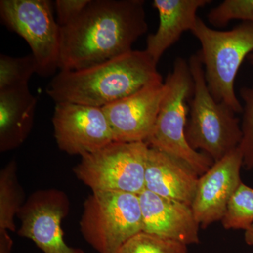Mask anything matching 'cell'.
Returning <instances> with one entry per match:
<instances>
[{
	"instance_id": "cell-1",
	"label": "cell",
	"mask_w": 253,
	"mask_h": 253,
	"mask_svg": "<svg viewBox=\"0 0 253 253\" xmlns=\"http://www.w3.org/2000/svg\"><path fill=\"white\" fill-rule=\"evenodd\" d=\"M143 0H90L60 27V71H79L132 51L148 30Z\"/></svg>"
},
{
	"instance_id": "cell-2",
	"label": "cell",
	"mask_w": 253,
	"mask_h": 253,
	"mask_svg": "<svg viewBox=\"0 0 253 253\" xmlns=\"http://www.w3.org/2000/svg\"><path fill=\"white\" fill-rule=\"evenodd\" d=\"M159 82L163 81L157 63L145 50H132L84 69L60 71L46 87V94L56 104L103 108Z\"/></svg>"
},
{
	"instance_id": "cell-3",
	"label": "cell",
	"mask_w": 253,
	"mask_h": 253,
	"mask_svg": "<svg viewBox=\"0 0 253 253\" xmlns=\"http://www.w3.org/2000/svg\"><path fill=\"white\" fill-rule=\"evenodd\" d=\"M191 33L199 41V54L210 92L236 113L243 112L234 90L237 73L244 59L253 51V23L244 22L229 31H217L198 18Z\"/></svg>"
},
{
	"instance_id": "cell-4",
	"label": "cell",
	"mask_w": 253,
	"mask_h": 253,
	"mask_svg": "<svg viewBox=\"0 0 253 253\" xmlns=\"http://www.w3.org/2000/svg\"><path fill=\"white\" fill-rule=\"evenodd\" d=\"M188 63L194 85L189 102L186 140L195 151H201L217 162L241 144L242 131L239 120L231 108L218 102L210 92L199 54H193Z\"/></svg>"
},
{
	"instance_id": "cell-5",
	"label": "cell",
	"mask_w": 253,
	"mask_h": 253,
	"mask_svg": "<svg viewBox=\"0 0 253 253\" xmlns=\"http://www.w3.org/2000/svg\"><path fill=\"white\" fill-rule=\"evenodd\" d=\"M165 94L157 120L146 144L187 163L201 176L214 161L204 153L195 151L186 140V127L190 107L188 103L194 94V80L189 63L176 58L172 71L166 82Z\"/></svg>"
},
{
	"instance_id": "cell-6",
	"label": "cell",
	"mask_w": 253,
	"mask_h": 253,
	"mask_svg": "<svg viewBox=\"0 0 253 253\" xmlns=\"http://www.w3.org/2000/svg\"><path fill=\"white\" fill-rule=\"evenodd\" d=\"M82 235L99 253H116L143 231L139 195L117 191H94L83 204Z\"/></svg>"
},
{
	"instance_id": "cell-7",
	"label": "cell",
	"mask_w": 253,
	"mask_h": 253,
	"mask_svg": "<svg viewBox=\"0 0 253 253\" xmlns=\"http://www.w3.org/2000/svg\"><path fill=\"white\" fill-rule=\"evenodd\" d=\"M149 146L146 142H113L83 155L73 168L91 191H117L139 195L145 190Z\"/></svg>"
},
{
	"instance_id": "cell-8",
	"label": "cell",
	"mask_w": 253,
	"mask_h": 253,
	"mask_svg": "<svg viewBox=\"0 0 253 253\" xmlns=\"http://www.w3.org/2000/svg\"><path fill=\"white\" fill-rule=\"evenodd\" d=\"M0 16L9 30L31 47L38 73L52 76L59 69L61 32L48 0H1Z\"/></svg>"
},
{
	"instance_id": "cell-9",
	"label": "cell",
	"mask_w": 253,
	"mask_h": 253,
	"mask_svg": "<svg viewBox=\"0 0 253 253\" xmlns=\"http://www.w3.org/2000/svg\"><path fill=\"white\" fill-rule=\"evenodd\" d=\"M67 196L58 189H42L29 196L17 214L18 234L32 240L44 253H84L63 239L61 221L69 212Z\"/></svg>"
},
{
	"instance_id": "cell-10",
	"label": "cell",
	"mask_w": 253,
	"mask_h": 253,
	"mask_svg": "<svg viewBox=\"0 0 253 253\" xmlns=\"http://www.w3.org/2000/svg\"><path fill=\"white\" fill-rule=\"evenodd\" d=\"M52 123L58 147L72 156L94 152L114 141L109 121L101 107L56 103Z\"/></svg>"
},
{
	"instance_id": "cell-11",
	"label": "cell",
	"mask_w": 253,
	"mask_h": 253,
	"mask_svg": "<svg viewBox=\"0 0 253 253\" xmlns=\"http://www.w3.org/2000/svg\"><path fill=\"white\" fill-rule=\"evenodd\" d=\"M166 91L165 82L155 83L103 107L114 141L146 142L154 129Z\"/></svg>"
},
{
	"instance_id": "cell-12",
	"label": "cell",
	"mask_w": 253,
	"mask_h": 253,
	"mask_svg": "<svg viewBox=\"0 0 253 253\" xmlns=\"http://www.w3.org/2000/svg\"><path fill=\"white\" fill-rule=\"evenodd\" d=\"M243 162V154L238 147L199 176L191 207L201 227L221 221L225 215L229 201L242 182Z\"/></svg>"
},
{
	"instance_id": "cell-13",
	"label": "cell",
	"mask_w": 253,
	"mask_h": 253,
	"mask_svg": "<svg viewBox=\"0 0 253 253\" xmlns=\"http://www.w3.org/2000/svg\"><path fill=\"white\" fill-rule=\"evenodd\" d=\"M143 232L184 245L199 243L200 224L192 207L148 190L139 195Z\"/></svg>"
},
{
	"instance_id": "cell-14",
	"label": "cell",
	"mask_w": 253,
	"mask_h": 253,
	"mask_svg": "<svg viewBox=\"0 0 253 253\" xmlns=\"http://www.w3.org/2000/svg\"><path fill=\"white\" fill-rule=\"evenodd\" d=\"M199 176L187 163L149 147L145 172V189L192 206Z\"/></svg>"
},
{
	"instance_id": "cell-15",
	"label": "cell",
	"mask_w": 253,
	"mask_h": 253,
	"mask_svg": "<svg viewBox=\"0 0 253 253\" xmlns=\"http://www.w3.org/2000/svg\"><path fill=\"white\" fill-rule=\"evenodd\" d=\"M212 2L211 0H154L159 25L157 31L148 36L145 51L158 63L184 32L192 31L199 9Z\"/></svg>"
},
{
	"instance_id": "cell-16",
	"label": "cell",
	"mask_w": 253,
	"mask_h": 253,
	"mask_svg": "<svg viewBox=\"0 0 253 253\" xmlns=\"http://www.w3.org/2000/svg\"><path fill=\"white\" fill-rule=\"evenodd\" d=\"M38 99L28 85L0 91V150L16 149L31 132Z\"/></svg>"
},
{
	"instance_id": "cell-17",
	"label": "cell",
	"mask_w": 253,
	"mask_h": 253,
	"mask_svg": "<svg viewBox=\"0 0 253 253\" xmlns=\"http://www.w3.org/2000/svg\"><path fill=\"white\" fill-rule=\"evenodd\" d=\"M24 203L23 189L16 176V163L13 160L0 173V231H16L14 217Z\"/></svg>"
},
{
	"instance_id": "cell-18",
	"label": "cell",
	"mask_w": 253,
	"mask_h": 253,
	"mask_svg": "<svg viewBox=\"0 0 253 253\" xmlns=\"http://www.w3.org/2000/svg\"><path fill=\"white\" fill-rule=\"evenodd\" d=\"M225 229H244L253 224V189L241 182L221 219Z\"/></svg>"
},
{
	"instance_id": "cell-19",
	"label": "cell",
	"mask_w": 253,
	"mask_h": 253,
	"mask_svg": "<svg viewBox=\"0 0 253 253\" xmlns=\"http://www.w3.org/2000/svg\"><path fill=\"white\" fill-rule=\"evenodd\" d=\"M38 66L33 54L23 57L0 55V91L28 85Z\"/></svg>"
},
{
	"instance_id": "cell-20",
	"label": "cell",
	"mask_w": 253,
	"mask_h": 253,
	"mask_svg": "<svg viewBox=\"0 0 253 253\" xmlns=\"http://www.w3.org/2000/svg\"><path fill=\"white\" fill-rule=\"evenodd\" d=\"M116 253H189L187 246L141 232L128 240Z\"/></svg>"
},
{
	"instance_id": "cell-21",
	"label": "cell",
	"mask_w": 253,
	"mask_h": 253,
	"mask_svg": "<svg viewBox=\"0 0 253 253\" xmlns=\"http://www.w3.org/2000/svg\"><path fill=\"white\" fill-rule=\"evenodd\" d=\"M208 22L215 27H225L233 20L253 23V0H225L208 15Z\"/></svg>"
},
{
	"instance_id": "cell-22",
	"label": "cell",
	"mask_w": 253,
	"mask_h": 253,
	"mask_svg": "<svg viewBox=\"0 0 253 253\" xmlns=\"http://www.w3.org/2000/svg\"><path fill=\"white\" fill-rule=\"evenodd\" d=\"M240 94L244 101L241 124L242 139L239 148L243 154V167L253 169V83L251 86L241 88Z\"/></svg>"
},
{
	"instance_id": "cell-23",
	"label": "cell",
	"mask_w": 253,
	"mask_h": 253,
	"mask_svg": "<svg viewBox=\"0 0 253 253\" xmlns=\"http://www.w3.org/2000/svg\"><path fill=\"white\" fill-rule=\"evenodd\" d=\"M90 0H56L55 1L58 24L67 26L83 12Z\"/></svg>"
},
{
	"instance_id": "cell-24",
	"label": "cell",
	"mask_w": 253,
	"mask_h": 253,
	"mask_svg": "<svg viewBox=\"0 0 253 253\" xmlns=\"http://www.w3.org/2000/svg\"><path fill=\"white\" fill-rule=\"evenodd\" d=\"M244 238L246 244L253 246V224L245 230Z\"/></svg>"
},
{
	"instance_id": "cell-25",
	"label": "cell",
	"mask_w": 253,
	"mask_h": 253,
	"mask_svg": "<svg viewBox=\"0 0 253 253\" xmlns=\"http://www.w3.org/2000/svg\"><path fill=\"white\" fill-rule=\"evenodd\" d=\"M247 59L249 62L253 66V51L248 56Z\"/></svg>"
}]
</instances>
